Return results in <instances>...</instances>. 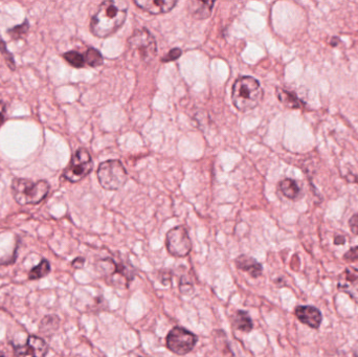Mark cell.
I'll return each mask as SVG.
<instances>
[{"mask_svg": "<svg viewBox=\"0 0 358 357\" xmlns=\"http://www.w3.org/2000/svg\"><path fill=\"white\" fill-rule=\"evenodd\" d=\"M128 3L123 0H109L103 2L98 12L92 17L90 29L99 38L113 35L127 18Z\"/></svg>", "mask_w": 358, "mask_h": 357, "instance_id": "6da1fadb", "label": "cell"}, {"mask_svg": "<svg viewBox=\"0 0 358 357\" xmlns=\"http://www.w3.org/2000/svg\"><path fill=\"white\" fill-rule=\"evenodd\" d=\"M198 339L194 333L182 327H174L167 335L166 345L170 351L179 356H187L197 344Z\"/></svg>", "mask_w": 358, "mask_h": 357, "instance_id": "52a82bcc", "label": "cell"}, {"mask_svg": "<svg viewBox=\"0 0 358 357\" xmlns=\"http://www.w3.org/2000/svg\"><path fill=\"white\" fill-rule=\"evenodd\" d=\"M50 272V264L48 263V260L44 259L29 272V280H38V279L44 278V277L48 276Z\"/></svg>", "mask_w": 358, "mask_h": 357, "instance_id": "ac0fdd59", "label": "cell"}, {"mask_svg": "<svg viewBox=\"0 0 358 357\" xmlns=\"http://www.w3.org/2000/svg\"><path fill=\"white\" fill-rule=\"evenodd\" d=\"M263 99V89L258 80L252 77H241L235 82L231 100L240 111L256 108Z\"/></svg>", "mask_w": 358, "mask_h": 357, "instance_id": "7a4b0ae2", "label": "cell"}, {"mask_svg": "<svg viewBox=\"0 0 358 357\" xmlns=\"http://www.w3.org/2000/svg\"><path fill=\"white\" fill-rule=\"evenodd\" d=\"M63 57H64L65 60H66L69 64L73 65L76 68H82V67L86 64L83 54H80V52H75V50L65 52V54H63Z\"/></svg>", "mask_w": 358, "mask_h": 357, "instance_id": "ffe728a7", "label": "cell"}, {"mask_svg": "<svg viewBox=\"0 0 358 357\" xmlns=\"http://www.w3.org/2000/svg\"><path fill=\"white\" fill-rule=\"evenodd\" d=\"M138 8L152 15L165 14L170 12L178 4L176 0H136Z\"/></svg>", "mask_w": 358, "mask_h": 357, "instance_id": "7c38bea8", "label": "cell"}, {"mask_svg": "<svg viewBox=\"0 0 358 357\" xmlns=\"http://www.w3.org/2000/svg\"><path fill=\"white\" fill-rule=\"evenodd\" d=\"M16 357H45L48 352V346L41 337L31 335L24 345L14 346Z\"/></svg>", "mask_w": 358, "mask_h": 357, "instance_id": "9c48e42d", "label": "cell"}, {"mask_svg": "<svg viewBox=\"0 0 358 357\" xmlns=\"http://www.w3.org/2000/svg\"><path fill=\"white\" fill-rule=\"evenodd\" d=\"M0 52L3 54L4 59H6V63H8L10 68L15 69L16 63H15L14 58H13V54H10V52H8V48H6V42L3 41L1 36H0Z\"/></svg>", "mask_w": 358, "mask_h": 357, "instance_id": "7402d4cb", "label": "cell"}, {"mask_svg": "<svg viewBox=\"0 0 358 357\" xmlns=\"http://www.w3.org/2000/svg\"><path fill=\"white\" fill-rule=\"evenodd\" d=\"M296 318L303 324L313 329H319L323 322L322 312L313 306H298L294 310Z\"/></svg>", "mask_w": 358, "mask_h": 357, "instance_id": "8fae6325", "label": "cell"}, {"mask_svg": "<svg viewBox=\"0 0 358 357\" xmlns=\"http://www.w3.org/2000/svg\"><path fill=\"white\" fill-rule=\"evenodd\" d=\"M84 59H85L86 64L90 65L92 67L100 66V65L103 64V59L102 54L99 52L96 48H88L87 52H85V56H84Z\"/></svg>", "mask_w": 358, "mask_h": 357, "instance_id": "d6986e66", "label": "cell"}, {"mask_svg": "<svg viewBox=\"0 0 358 357\" xmlns=\"http://www.w3.org/2000/svg\"><path fill=\"white\" fill-rule=\"evenodd\" d=\"M131 52L138 54L144 62H149L155 58L157 54V44L155 37L146 29H138L128 39Z\"/></svg>", "mask_w": 358, "mask_h": 357, "instance_id": "5b68a950", "label": "cell"}, {"mask_svg": "<svg viewBox=\"0 0 358 357\" xmlns=\"http://www.w3.org/2000/svg\"><path fill=\"white\" fill-rule=\"evenodd\" d=\"M166 247L170 255L176 258H185L191 253L192 241L185 226H176L167 234Z\"/></svg>", "mask_w": 358, "mask_h": 357, "instance_id": "ba28073f", "label": "cell"}, {"mask_svg": "<svg viewBox=\"0 0 358 357\" xmlns=\"http://www.w3.org/2000/svg\"><path fill=\"white\" fill-rule=\"evenodd\" d=\"M344 259L346 260V261L350 262L358 261V245L357 247L349 249V251L345 254Z\"/></svg>", "mask_w": 358, "mask_h": 357, "instance_id": "cb8c5ba5", "label": "cell"}, {"mask_svg": "<svg viewBox=\"0 0 358 357\" xmlns=\"http://www.w3.org/2000/svg\"><path fill=\"white\" fill-rule=\"evenodd\" d=\"M98 180L105 190L117 191L123 188L128 180V174L121 161H107L99 166Z\"/></svg>", "mask_w": 358, "mask_h": 357, "instance_id": "277c9868", "label": "cell"}, {"mask_svg": "<svg viewBox=\"0 0 358 357\" xmlns=\"http://www.w3.org/2000/svg\"><path fill=\"white\" fill-rule=\"evenodd\" d=\"M279 189L284 196L287 197L288 199L296 201L300 196L301 189L299 187L298 182L292 178H286L282 180L279 184Z\"/></svg>", "mask_w": 358, "mask_h": 357, "instance_id": "2e32d148", "label": "cell"}, {"mask_svg": "<svg viewBox=\"0 0 358 357\" xmlns=\"http://www.w3.org/2000/svg\"><path fill=\"white\" fill-rule=\"evenodd\" d=\"M346 243V238L344 236H336L334 238V245H343Z\"/></svg>", "mask_w": 358, "mask_h": 357, "instance_id": "4316f807", "label": "cell"}, {"mask_svg": "<svg viewBox=\"0 0 358 357\" xmlns=\"http://www.w3.org/2000/svg\"><path fill=\"white\" fill-rule=\"evenodd\" d=\"M29 27V21L24 20L21 24L8 29V33L13 39H21L27 35Z\"/></svg>", "mask_w": 358, "mask_h": 357, "instance_id": "44dd1931", "label": "cell"}, {"mask_svg": "<svg viewBox=\"0 0 358 357\" xmlns=\"http://www.w3.org/2000/svg\"><path fill=\"white\" fill-rule=\"evenodd\" d=\"M4 115H6V105L0 101V126L3 124L4 119H6Z\"/></svg>", "mask_w": 358, "mask_h": 357, "instance_id": "484cf974", "label": "cell"}, {"mask_svg": "<svg viewBox=\"0 0 358 357\" xmlns=\"http://www.w3.org/2000/svg\"><path fill=\"white\" fill-rule=\"evenodd\" d=\"M338 43H340L338 38H332L331 41H330V45L331 46H338Z\"/></svg>", "mask_w": 358, "mask_h": 357, "instance_id": "83f0119b", "label": "cell"}, {"mask_svg": "<svg viewBox=\"0 0 358 357\" xmlns=\"http://www.w3.org/2000/svg\"><path fill=\"white\" fill-rule=\"evenodd\" d=\"M338 289L358 302V268H347L338 277Z\"/></svg>", "mask_w": 358, "mask_h": 357, "instance_id": "30bf717a", "label": "cell"}, {"mask_svg": "<svg viewBox=\"0 0 358 357\" xmlns=\"http://www.w3.org/2000/svg\"><path fill=\"white\" fill-rule=\"evenodd\" d=\"M277 96L280 102L287 108L302 109L305 106V103L302 102L294 92H287L283 88H277Z\"/></svg>", "mask_w": 358, "mask_h": 357, "instance_id": "9a60e30c", "label": "cell"}, {"mask_svg": "<svg viewBox=\"0 0 358 357\" xmlns=\"http://www.w3.org/2000/svg\"><path fill=\"white\" fill-rule=\"evenodd\" d=\"M50 192V184L45 180L34 182L25 178H14L12 182V194L20 205H38Z\"/></svg>", "mask_w": 358, "mask_h": 357, "instance_id": "3957f363", "label": "cell"}, {"mask_svg": "<svg viewBox=\"0 0 358 357\" xmlns=\"http://www.w3.org/2000/svg\"><path fill=\"white\" fill-rule=\"evenodd\" d=\"M215 2L213 1H189V13L197 19H206L212 15Z\"/></svg>", "mask_w": 358, "mask_h": 357, "instance_id": "5bb4252c", "label": "cell"}, {"mask_svg": "<svg viewBox=\"0 0 358 357\" xmlns=\"http://www.w3.org/2000/svg\"><path fill=\"white\" fill-rule=\"evenodd\" d=\"M238 270L248 272L252 278H259L262 275L263 266L255 258L241 255L235 260Z\"/></svg>", "mask_w": 358, "mask_h": 357, "instance_id": "4fadbf2b", "label": "cell"}, {"mask_svg": "<svg viewBox=\"0 0 358 357\" xmlns=\"http://www.w3.org/2000/svg\"><path fill=\"white\" fill-rule=\"evenodd\" d=\"M181 54H182V52H181L180 48H173V50L168 52L167 56L162 59V61H163V62H170V61L178 60L179 57L181 56Z\"/></svg>", "mask_w": 358, "mask_h": 357, "instance_id": "603a6c76", "label": "cell"}, {"mask_svg": "<svg viewBox=\"0 0 358 357\" xmlns=\"http://www.w3.org/2000/svg\"><path fill=\"white\" fill-rule=\"evenodd\" d=\"M0 357H6V356H4L3 354H2L1 351H0Z\"/></svg>", "mask_w": 358, "mask_h": 357, "instance_id": "f546056e", "label": "cell"}, {"mask_svg": "<svg viewBox=\"0 0 358 357\" xmlns=\"http://www.w3.org/2000/svg\"><path fill=\"white\" fill-rule=\"evenodd\" d=\"M94 168L92 155L86 149H78L77 152L73 154L71 163L64 170L65 180L71 182H78L85 178Z\"/></svg>", "mask_w": 358, "mask_h": 357, "instance_id": "8992f818", "label": "cell"}, {"mask_svg": "<svg viewBox=\"0 0 358 357\" xmlns=\"http://www.w3.org/2000/svg\"><path fill=\"white\" fill-rule=\"evenodd\" d=\"M352 176V177H348L349 182H355V184H357L358 186V175H350Z\"/></svg>", "mask_w": 358, "mask_h": 357, "instance_id": "f1b7e54d", "label": "cell"}, {"mask_svg": "<svg viewBox=\"0 0 358 357\" xmlns=\"http://www.w3.org/2000/svg\"><path fill=\"white\" fill-rule=\"evenodd\" d=\"M349 228L355 235H358V213L355 214L349 220Z\"/></svg>", "mask_w": 358, "mask_h": 357, "instance_id": "d4e9b609", "label": "cell"}, {"mask_svg": "<svg viewBox=\"0 0 358 357\" xmlns=\"http://www.w3.org/2000/svg\"><path fill=\"white\" fill-rule=\"evenodd\" d=\"M234 323H235L236 328L244 333H250L254 328L252 318L248 312H243V310L237 312Z\"/></svg>", "mask_w": 358, "mask_h": 357, "instance_id": "e0dca14e", "label": "cell"}]
</instances>
